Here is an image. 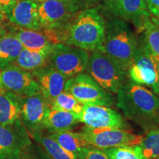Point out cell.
<instances>
[{"instance_id":"6da1fadb","label":"cell","mask_w":159,"mask_h":159,"mask_svg":"<svg viewBox=\"0 0 159 159\" xmlns=\"http://www.w3.org/2000/svg\"><path fill=\"white\" fill-rule=\"evenodd\" d=\"M105 22L97 8H89L73 16L56 31H47L55 43L86 51H102L105 40Z\"/></svg>"},{"instance_id":"7a4b0ae2","label":"cell","mask_w":159,"mask_h":159,"mask_svg":"<svg viewBox=\"0 0 159 159\" xmlns=\"http://www.w3.org/2000/svg\"><path fill=\"white\" fill-rule=\"evenodd\" d=\"M116 94V105L125 116L144 126L155 123L159 111L158 95L132 81L125 83Z\"/></svg>"},{"instance_id":"3957f363","label":"cell","mask_w":159,"mask_h":159,"mask_svg":"<svg viewBox=\"0 0 159 159\" xmlns=\"http://www.w3.org/2000/svg\"><path fill=\"white\" fill-rule=\"evenodd\" d=\"M138 46L136 35L125 21L116 19L105 25L101 52L127 73L134 61Z\"/></svg>"},{"instance_id":"277c9868","label":"cell","mask_w":159,"mask_h":159,"mask_svg":"<svg viewBox=\"0 0 159 159\" xmlns=\"http://www.w3.org/2000/svg\"><path fill=\"white\" fill-rule=\"evenodd\" d=\"M86 71L103 89L111 94H116L125 83L128 75L101 51H93L89 55Z\"/></svg>"},{"instance_id":"5b68a950","label":"cell","mask_w":159,"mask_h":159,"mask_svg":"<svg viewBox=\"0 0 159 159\" xmlns=\"http://www.w3.org/2000/svg\"><path fill=\"white\" fill-rule=\"evenodd\" d=\"M89 60V51L58 43L52 49L48 66L69 79L84 72Z\"/></svg>"},{"instance_id":"8992f818","label":"cell","mask_w":159,"mask_h":159,"mask_svg":"<svg viewBox=\"0 0 159 159\" xmlns=\"http://www.w3.org/2000/svg\"><path fill=\"white\" fill-rule=\"evenodd\" d=\"M64 91L69 92L83 105L109 106L113 98L87 73H81L67 79Z\"/></svg>"},{"instance_id":"52a82bcc","label":"cell","mask_w":159,"mask_h":159,"mask_svg":"<svg viewBox=\"0 0 159 159\" xmlns=\"http://www.w3.org/2000/svg\"><path fill=\"white\" fill-rule=\"evenodd\" d=\"M128 75L133 83L150 87L155 94L159 95V66L144 44L138 46Z\"/></svg>"},{"instance_id":"ba28073f","label":"cell","mask_w":159,"mask_h":159,"mask_svg":"<svg viewBox=\"0 0 159 159\" xmlns=\"http://www.w3.org/2000/svg\"><path fill=\"white\" fill-rule=\"evenodd\" d=\"M77 7L76 0H45L41 2L39 18L41 30L56 31L74 16Z\"/></svg>"},{"instance_id":"9c48e42d","label":"cell","mask_w":159,"mask_h":159,"mask_svg":"<svg viewBox=\"0 0 159 159\" xmlns=\"http://www.w3.org/2000/svg\"><path fill=\"white\" fill-rule=\"evenodd\" d=\"M82 134L89 146L105 149L140 144L142 136L136 135L122 129H91L85 128Z\"/></svg>"},{"instance_id":"30bf717a","label":"cell","mask_w":159,"mask_h":159,"mask_svg":"<svg viewBox=\"0 0 159 159\" xmlns=\"http://www.w3.org/2000/svg\"><path fill=\"white\" fill-rule=\"evenodd\" d=\"M31 142L20 119L12 125H0V159H21Z\"/></svg>"},{"instance_id":"8fae6325","label":"cell","mask_w":159,"mask_h":159,"mask_svg":"<svg viewBox=\"0 0 159 159\" xmlns=\"http://www.w3.org/2000/svg\"><path fill=\"white\" fill-rule=\"evenodd\" d=\"M80 122H83L91 129H122L127 124L116 111L105 105H84L79 116Z\"/></svg>"},{"instance_id":"7c38bea8","label":"cell","mask_w":159,"mask_h":159,"mask_svg":"<svg viewBox=\"0 0 159 159\" xmlns=\"http://www.w3.org/2000/svg\"><path fill=\"white\" fill-rule=\"evenodd\" d=\"M2 83L6 91L23 98L40 91L39 85L32 73L16 65L2 69Z\"/></svg>"},{"instance_id":"4fadbf2b","label":"cell","mask_w":159,"mask_h":159,"mask_svg":"<svg viewBox=\"0 0 159 159\" xmlns=\"http://www.w3.org/2000/svg\"><path fill=\"white\" fill-rule=\"evenodd\" d=\"M49 107V102L40 91L23 98L20 117L24 125L32 132L41 130Z\"/></svg>"},{"instance_id":"5bb4252c","label":"cell","mask_w":159,"mask_h":159,"mask_svg":"<svg viewBox=\"0 0 159 159\" xmlns=\"http://www.w3.org/2000/svg\"><path fill=\"white\" fill-rule=\"evenodd\" d=\"M31 73L39 85L40 92L51 105L54 99L64 90L67 78L49 66L38 69Z\"/></svg>"},{"instance_id":"9a60e30c","label":"cell","mask_w":159,"mask_h":159,"mask_svg":"<svg viewBox=\"0 0 159 159\" xmlns=\"http://www.w3.org/2000/svg\"><path fill=\"white\" fill-rule=\"evenodd\" d=\"M39 3L30 0L17 1L7 14L10 23L21 29L40 31L41 30L39 18Z\"/></svg>"},{"instance_id":"2e32d148","label":"cell","mask_w":159,"mask_h":159,"mask_svg":"<svg viewBox=\"0 0 159 159\" xmlns=\"http://www.w3.org/2000/svg\"><path fill=\"white\" fill-rule=\"evenodd\" d=\"M105 7L116 16L142 23V27L150 14L146 0H104Z\"/></svg>"},{"instance_id":"e0dca14e","label":"cell","mask_w":159,"mask_h":159,"mask_svg":"<svg viewBox=\"0 0 159 159\" xmlns=\"http://www.w3.org/2000/svg\"><path fill=\"white\" fill-rule=\"evenodd\" d=\"M12 33V32H11ZM24 48L35 52H51L55 43L47 33L41 31L18 29L13 32Z\"/></svg>"},{"instance_id":"ac0fdd59","label":"cell","mask_w":159,"mask_h":159,"mask_svg":"<svg viewBox=\"0 0 159 159\" xmlns=\"http://www.w3.org/2000/svg\"><path fill=\"white\" fill-rule=\"evenodd\" d=\"M80 122L79 116L74 113L49 107L43 122V128L50 133L71 130Z\"/></svg>"},{"instance_id":"d6986e66","label":"cell","mask_w":159,"mask_h":159,"mask_svg":"<svg viewBox=\"0 0 159 159\" xmlns=\"http://www.w3.org/2000/svg\"><path fill=\"white\" fill-rule=\"evenodd\" d=\"M33 137L39 148L41 159H77L75 155L61 148L49 135L37 130L33 132Z\"/></svg>"},{"instance_id":"ffe728a7","label":"cell","mask_w":159,"mask_h":159,"mask_svg":"<svg viewBox=\"0 0 159 159\" xmlns=\"http://www.w3.org/2000/svg\"><path fill=\"white\" fill-rule=\"evenodd\" d=\"M22 99L9 91L0 94V125H12L19 120Z\"/></svg>"},{"instance_id":"44dd1931","label":"cell","mask_w":159,"mask_h":159,"mask_svg":"<svg viewBox=\"0 0 159 159\" xmlns=\"http://www.w3.org/2000/svg\"><path fill=\"white\" fill-rule=\"evenodd\" d=\"M23 46L12 33L0 37V69L14 63Z\"/></svg>"},{"instance_id":"7402d4cb","label":"cell","mask_w":159,"mask_h":159,"mask_svg":"<svg viewBox=\"0 0 159 159\" xmlns=\"http://www.w3.org/2000/svg\"><path fill=\"white\" fill-rule=\"evenodd\" d=\"M61 148L77 156L83 148L89 146L82 132H73L71 130L58 131L49 134Z\"/></svg>"},{"instance_id":"603a6c76","label":"cell","mask_w":159,"mask_h":159,"mask_svg":"<svg viewBox=\"0 0 159 159\" xmlns=\"http://www.w3.org/2000/svg\"><path fill=\"white\" fill-rule=\"evenodd\" d=\"M51 52H35L23 48L13 64L24 70L33 71L45 66Z\"/></svg>"},{"instance_id":"cb8c5ba5","label":"cell","mask_w":159,"mask_h":159,"mask_svg":"<svg viewBox=\"0 0 159 159\" xmlns=\"http://www.w3.org/2000/svg\"><path fill=\"white\" fill-rule=\"evenodd\" d=\"M143 28L144 30L143 44L159 66V27L149 18L144 22Z\"/></svg>"},{"instance_id":"d4e9b609","label":"cell","mask_w":159,"mask_h":159,"mask_svg":"<svg viewBox=\"0 0 159 159\" xmlns=\"http://www.w3.org/2000/svg\"><path fill=\"white\" fill-rule=\"evenodd\" d=\"M143 155L146 159H155L159 157V127L150 129L140 143Z\"/></svg>"},{"instance_id":"484cf974","label":"cell","mask_w":159,"mask_h":159,"mask_svg":"<svg viewBox=\"0 0 159 159\" xmlns=\"http://www.w3.org/2000/svg\"><path fill=\"white\" fill-rule=\"evenodd\" d=\"M84 105L80 102L69 92L63 91L54 99L50 105L51 108L60 109L78 115L82 112Z\"/></svg>"},{"instance_id":"4316f807","label":"cell","mask_w":159,"mask_h":159,"mask_svg":"<svg viewBox=\"0 0 159 159\" xmlns=\"http://www.w3.org/2000/svg\"><path fill=\"white\" fill-rule=\"evenodd\" d=\"M110 159H146L140 145H128L103 150Z\"/></svg>"},{"instance_id":"83f0119b","label":"cell","mask_w":159,"mask_h":159,"mask_svg":"<svg viewBox=\"0 0 159 159\" xmlns=\"http://www.w3.org/2000/svg\"><path fill=\"white\" fill-rule=\"evenodd\" d=\"M77 159H110L105 151L91 146L83 148L77 156Z\"/></svg>"},{"instance_id":"f1b7e54d","label":"cell","mask_w":159,"mask_h":159,"mask_svg":"<svg viewBox=\"0 0 159 159\" xmlns=\"http://www.w3.org/2000/svg\"><path fill=\"white\" fill-rule=\"evenodd\" d=\"M146 5L152 19H159V0H146Z\"/></svg>"},{"instance_id":"f546056e","label":"cell","mask_w":159,"mask_h":159,"mask_svg":"<svg viewBox=\"0 0 159 159\" xmlns=\"http://www.w3.org/2000/svg\"><path fill=\"white\" fill-rule=\"evenodd\" d=\"M16 2L17 0H0V12L7 16Z\"/></svg>"},{"instance_id":"4dcf8cb0","label":"cell","mask_w":159,"mask_h":159,"mask_svg":"<svg viewBox=\"0 0 159 159\" xmlns=\"http://www.w3.org/2000/svg\"><path fill=\"white\" fill-rule=\"evenodd\" d=\"M7 21H9L7 16L0 12V37L7 33Z\"/></svg>"},{"instance_id":"1f68e13d","label":"cell","mask_w":159,"mask_h":159,"mask_svg":"<svg viewBox=\"0 0 159 159\" xmlns=\"http://www.w3.org/2000/svg\"><path fill=\"white\" fill-rule=\"evenodd\" d=\"M6 91L5 88H4L2 83V69H0V94H3V93L6 92Z\"/></svg>"},{"instance_id":"d6a6232c","label":"cell","mask_w":159,"mask_h":159,"mask_svg":"<svg viewBox=\"0 0 159 159\" xmlns=\"http://www.w3.org/2000/svg\"><path fill=\"white\" fill-rule=\"evenodd\" d=\"M155 123H157V124L159 125V111H158V114H157V116H156V120H155Z\"/></svg>"},{"instance_id":"836d02e7","label":"cell","mask_w":159,"mask_h":159,"mask_svg":"<svg viewBox=\"0 0 159 159\" xmlns=\"http://www.w3.org/2000/svg\"><path fill=\"white\" fill-rule=\"evenodd\" d=\"M152 20L159 27V19H152Z\"/></svg>"},{"instance_id":"e575fe53","label":"cell","mask_w":159,"mask_h":159,"mask_svg":"<svg viewBox=\"0 0 159 159\" xmlns=\"http://www.w3.org/2000/svg\"><path fill=\"white\" fill-rule=\"evenodd\" d=\"M17 1H19V0H17ZM30 1H33V2H37V3H41L42 2L45 1V0H30Z\"/></svg>"},{"instance_id":"d590c367","label":"cell","mask_w":159,"mask_h":159,"mask_svg":"<svg viewBox=\"0 0 159 159\" xmlns=\"http://www.w3.org/2000/svg\"><path fill=\"white\" fill-rule=\"evenodd\" d=\"M155 159H159V157H158V158H155Z\"/></svg>"}]
</instances>
